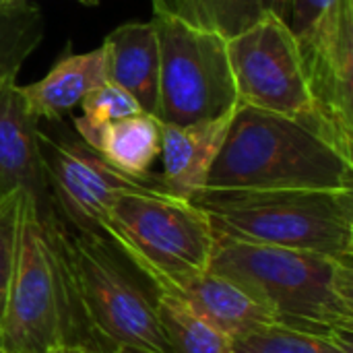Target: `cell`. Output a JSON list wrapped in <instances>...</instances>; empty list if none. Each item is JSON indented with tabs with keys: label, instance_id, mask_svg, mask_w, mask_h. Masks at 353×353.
Listing matches in <instances>:
<instances>
[{
	"label": "cell",
	"instance_id": "obj_12",
	"mask_svg": "<svg viewBox=\"0 0 353 353\" xmlns=\"http://www.w3.org/2000/svg\"><path fill=\"white\" fill-rule=\"evenodd\" d=\"M234 110L215 118L194 124H163L161 122V180L165 188L180 196L190 199L205 188L211 165L228 134Z\"/></svg>",
	"mask_w": 353,
	"mask_h": 353
},
{
	"label": "cell",
	"instance_id": "obj_11",
	"mask_svg": "<svg viewBox=\"0 0 353 353\" xmlns=\"http://www.w3.org/2000/svg\"><path fill=\"white\" fill-rule=\"evenodd\" d=\"M153 288L155 292L180 298L230 337H238L254 327L279 323L273 310L252 290L211 267L192 275L159 281Z\"/></svg>",
	"mask_w": 353,
	"mask_h": 353
},
{
	"label": "cell",
	"instance_id": "obj_18",
	"mask_svg": "<svg viewBox=\"0 0 353 353\" xmlns=\"http://www.w3.org/2000/svg\"><path fill=\"white\" fill-rule=\"evenodd\" d=\"M232 353H353V337L273 323L232 337Z\"/></svg>",
	"mask_w": 353,
	"mask_h": 353
},
{
	"label": "cell",
	"instance_id": "obj_22",
	"mask_svg": "<svg viewBox=\"0 0 353 353\" xmlns=\"http://www.w3.org/2000/svg\"><path fill=\"white\" fill-rule=\"evenodd\" d=\"M265 12H273L281 19L288 17V8H290V0H261Z\"/></svg>",
	"mask_w": 353,
	"mask_h": 353
},
{
	"label": "cell",
	"instance_id": "obj_6",
	"mask_svg": "<svg viewBox=\"0 0 353 353\" xmlns=\"http://www.w3.org/2000/svg\"><path fill=\"white\" fill-rule=\"evenodd\" d=\"M64 248L72 288L93 337L108 341L112 352L172 353L157 316L155 294L139 283L105 238L66 230Z\"/></svg>",
	"mask_w": 353,
	"mask_h": 353
},
{
	"label": "cell",
	"instance_id": "obj_5",
	"mask_svg": "<svg viewBox=\"0 0 353 353\" xmlns=\"http://www.w3.org/2000/svg\"><path fill=\"white\" fill-rule=\"evenodd\" d=\"M151 285L207 271L215 230L205 211L170 192H126L108 209L99 232Z\"/></svg>",
	"mask_w": 353,
	"mask_h": 353
},
{
	"label": "cell",
	"instance_id": "obj_4",
	"mask_svg": "<svg viewBox=\"0 0 353 353\" xmlns=\"http://www.w3.org/2000/svg\"><path fill=\"white\" fill-rule=\"evenodd\" d=\"M215 234L353 261V190H211L188 199Z\"/></svg>",
	"mask_w": 353,
	"mask_h": 353
},
{
	"label": "cell",
	"instance_id": "obj_13",
	"mask_svg": "<svg viewBox=\"0 0 353 353\" xmlns=\"http://www.w3.org/2000/svg\"><path fill=\"white\" fill-rule=\"evenodd\" d=\"M105 81L122 87L141 110L157 116L159 101V39L153 21L126 23L103 41Z\"/></svg>",
	"mask_w": 353,
	"mask_h": 353
},
{
	"label": "cell",
	"instance_id": "obj_23",
	"mask_svg": "<svg viewBox=\"0 0 353 353\" xmlns=\"http://www.w3.org/2000/svg\"><path fill=\"white\" fill-rule=\"evenodd\" d=\"M70 353H108L99 347H91V345H72Z\"/></svg>",
	"mask_w": 353,
	"mask_h": 353
},
{
	"label": "cell",
	"instance_id": "obj_10",
	"mask_svg": "<svg viewBox=\"0 0 353 353\" xmlns=\"http://www.w3.org/2000/svg\"><path fill=\"white\" fill-rule=\"evenodd\" d=\"M37 118L29 112L19 85L0 87V188L21 190L37 209L41 221L60 217L35 143Z\"/></svg>",
	"mask_w": 353,
	"mask_h": 353
},
{
	"label": "cell",
	"instance_id": "obj_15",
	"mask_svg": "<svg viewBox=\"0 0 353 353\" xmlns=\"http://www.w3.org/2000/svg\"><path fill=\"white\" fill-rule=\"evenodd\" d=\"M105 81L103 48L85 54L64 56L39 81L19 87L29 112L39 120H58L64 112L72 110L83 97Z\"/></svg>",
	"mask_w": 353,
	"mask_h": 353
},
{
	"label": "cell",
	"instance_id": "obj_14",
	"mask_svg": "<svg viewBox=\"0 0 353 353\" xmlns=\"http://www.w3.org/2000/svg\"><path fill=\"white\" fill-rule=\"evenodd\" d=\"M74 128L83 143L110 165L134 178L151 176V165L159 157L161 143V122L155 116L141 112L103 124L79 116Z\"/></svg>",
	"mask_w": 353,
	"mask_h": 353
},
{
	"label": "cell",
	"instance_id": "obj_25",
	"mask_svg": "<svg viewBox=\"0 0 353 353\" xmlns=\"http://www.w3.org/2000/svg\"><path fill=\"white\" fill-rule=\"evenodd\" d=\"M79 2H81V4H85V6H95L99 0H79Z\"/></svg>",
	"mask_w": 353,
	"mask_h": 353
},
{
	"label": "cell",
	"instance_id": "obj_16",
	"mask_svg": "<svg viewBox=\"0 0 353 353\" xmlns=\"http://www.w3.org/2000/svg\"><path fill=\"white\" fill-rule=\"evenodd\" d=\"M155 308L172 353H232V337L180 298L155 292Z\"/></svg>",
	"mask_w": 353,
	"mask_h": 353
},
{
	"label": "cell",
	"instance_id": "obj_21",
	"mask_svg": "<svg viewBox=\"0 0 353 353\" xmlns=\"http://www.w3.org/2000/svg\"><path fill=\"white\" fill-rule=\"evenodd\" d=\"M79 105L83 108V118L95 124L120 120L143 112L130 93L110 81H103L101 85L93 87Z\"/></svg>",
	"mask_w": 353,
	"mask_h": 353
},
{
	"label": "cell",
	"instance_id": "obj_17",
	"mask_svg": "<svg viewBox=\"0 0 353 353\" xmlns=\"http://www.w3.org/2000/svg\"><path fill=\"white\" fill-rule=\"evenodd\" d=\"M153 14H170L192 27L215 31L230 39L256 23L263 14L261 0H151Z\"/></svg>",
	"mask_w": 353,
	"mask_h": 353
},
{
	"label": "cell",
	"instance_id": "obj_2",
	"mask_svg": "<svg viewBox=\"0 0 353 353\" xmlns=\"http://www.w3.org/2000/svg\"><path fill=\"white\" fill-rule=\"evenodd\" d=\"M66 230L62 217L41 221L35 205L23 196L17 256L0 321V353L95 347L70 279Z\"/></svg>",
	"mask_w": 353,
	"mask_h": 353
},
{
	"label": "cell",
	"instance_id": "obj_19",
	"mask_svg": "<svg viewBox=\"0 0 353 353\" xmlns=\"http://www.w3.org/2000/svg\"><path fill=\"white\" fill-rule=\"evenodd\" d=\"M41 37L43 19L35 6L19 2L0 8V87L17 79Z\"/></svg>",
	"mask_w": 353,
	"mask_h": 353
},
{
	"label": "cell",
	"instance_id": "obj_24",
	"mask_svg": "<svg viewBox=\"0 0 353 353\" xmlns=\"http://www.w3.org/2000/svg\"><path fill=\"white\" fill-rule=\"evenodd\" d=\"M48 353H70V347H56V350H52V352Z\"/></svg>",
	"mask_w": 353,
	"mask_h": 353
},
{
	"label": "cell",
	"instance_id": "obj_28",
	"mask_svg": "<svg viewBox=\"0 0 353 353\" xmlns=\"http://www.w3.org/2000/svg\"><path fill=\"white\" fill-rule=\"evenodd\" d=\"M2 6H6V4H4V0H0V8H2Z\"/></svg>",
	"mask_w": 353,
	"mask_h": 353
},
{
	"label": "cell",
	"instance_id": "obj_1",
	"mask_svg": "<svg viewBox=\"0 0 353 353\" xmlns=\"http://www.w3.org/2000/svg\"><path fill=\"white\" fill-rule=\"evenodd\" d=\"M205 188L353 190V157L306 120L238 103Z\"/></svg>",
	"mask_w": 353,
	"mask_h": 353
},
{
	"label": "cell",
	"instance_id": "obj_27",
	"mask_svg": "<svg viewBox=\"0 0 353 353\" xmlns=\"http://www.w3.org/2000/svg\"><path fill=\"white\" fill-rule=\"evenodd\" d=\"M4 194H6V192H4V190H2V188H0V199H2V196H4Z\"/></svg>",
	"mask_w": 353,
	"mask_h": 353
},
{
	"label": "cell",
	"instance_id": "obj_20",
	"mask_svg": "<svg viewBox=\"0 0 353 353\" xmlns=\"http://www.w3.org/2000/svg\"><path fill=\"white\" fill-rule=\"evenodd\" d=\"M23 196L25 194L21 190H12L0 199V321H2L8 283L12 277V267L17 256Z\"/></svg>",
	"mask_w": 353,
	"mask_h": 353
},
{
	"label": "cell",
	"instance_id": "obj_8",
	"mask_svg": "<svg viewBox=\"0 0 353 353\" xmlns=\"http://www.w3.org/2000/svg\"><path fill=\"white\" fill-rule=\"evenodd\" d=\"M228 58L238 103L306 120L331 141L316 116L304 60L285 19L265 12L228 39Z\"/></svg>",
	"mask_w": 353,
	"mask_h": 353
},
{
	"label": "cell",
	"instance_id": "obj_26",
	"mask_svg": "<svg viewBox=\"0 0 353 353\" xmlns=\"http://www.w3.org/2000/svg\"><path fill=\"white\" fill-rule=\"evenodd\" d=\"M19 2H27V0H4L6 6H8V4H19Z\"/></svg>",
	"mask_w": 353,
	"mask_h": 353
},
{
	"label": "cell",
	"instance_id": "obj_3",
	"mask_svg": "<svg viewBox=\"0 0 353 353\" xmlns=\"http://www.w3.org/2000/svg\"><path fill=\"white\" fill-rule=\"evenodd\" d=\"M211 269L252 290L283 325L353 337V261L215 234Z\"/></svg>",
	"mask_w": 353,
	"mask_h": 353
},
{
	"label": "cell",
	"instance_id": "obj_9",
	"mask_svg": "<svg viewBox=\"0 0 353 353\" xmlns=\"http://www.w3.org/2000/svg\"><path fill=\"white\" fill-rule=\"evenodd\" d=\"M35 143L54 205L60 217L79 232L97 234L110 205L120 194L170 192L161 176H128L101 159L85 143H60L39 128Z\"/></svg>",
	"mask_w": 353,
	"mask_h": 353
},
{
	"label": "cell",
	"instance_id": "obj_7",
	"mask_svg": "<svg viewBox=\"0 0 353 353\" xmlns=\"http://www.w3.org/2000/svg\"><path fill=\"white\" fill-rule=\"evenodd\" d=\"M159 39V101L163 124L215 120L238 105L228 39L170 14H153Z\"/></svg>",
	"mask_w": 353,
	"mask_h": 353
}]
</instances>
